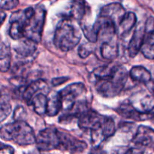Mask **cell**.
<instances>
[{
    "label": "cell",
    "mask_w": 154,
    "mask_h": 154,
    "mask_svg": "<svg viewBox=\"0 0 154 154\" xmlns=\"http://www.w3.org/2000/svg\"><path fill=\"white\" fill-rule=\"evenodd\" d=\"M6 14L4 11L2 10H0V26L3 24V23L5 22L6 19Z\"/></svg>",
    "instance_id": "35"
},
{
    "label": "cell",
    "mask_w": 154,
    "mask_h": 154,
    "mask_svg": "<svg viewBox=\"0 0 154 154\" xmlns=\"http://www.w3.org/2000/svg\"><path fill=\"white\" fill-rule=\"evenodd\" d=\"M0 138L20 146L32 145L36 142L35 134L26 121H14L3 125L0 127Z\"/></svg>",
    "instance_id": "2"
},
{
    "label": "cell",
    "mask_w": 154,
    "mask_h": 154,
    "mask_svg": "<svg viewBox=\"0 0 154 154\" xmlns=\"http://www.w3.org/2000/svg\"><path fill=\"white\" fill-rule=\"evenodd\" d=\"M37 149L42 152L60 150V130L55 128H46L40 131L36 136Z\"/></svg>",
    "instance_id": "5"
},
{
    "label": "cell",
    "mask_w": 154,
    "mask_h": 154,
    "mask_svg": "<svg viewBox=\"0 0 154 154\" xmlns=\"http://www.w3.org/2000/svg\"><path fill=\"white\" fill-rule=\"evenodd\" d=\"M69 80V78H65V77H60V78H56L52 80V84L55 87L60 85V84H64L65 82Z\"/></svg>",
    "instance_id": "34"
},
{
    "label": "cell",
    "mask_w": 154,
    "mask_h": 154,
    "mask_svg": "<svg viewBox=\"0 0 154 154\" xmlns=\"http://www.w3.org/2000/svg\"><path fill=\"white\" fill-rule=\"evenodd\" d=\"M63 108V101L60 93L56 91H51L48 95L46 114L49 117H54L60 113Z\"/></svg>",
    "instance_id": "13"
},
{
    "label": "cell",
    "mask_w": 154,
    "mask_h": 154,
    "mask_svg": "<svg viewBox=\"0 0 154 154\" xmlns=\"http://www.w3.org/2000/svg\"><path fill=\"white\" fill-rule=\"evenodd\" d=\"M117 154H144V147L135 146L132 147H127L123 150H120Z\"/></svg>",
    "instance_id": "31"
},
{
    "label": "cell",
    "mask_w": 154,
    "mask_h": 154,
    "mask_svg": "<svg viewBox=\"0 0 154 154\" xmlns=\"http://www.w3.org/2000/svg\"><path fill=\"white\" fill-rule=\"evenodd\" d=\"M137 17L133 12H126L117 26V34L125 35L129 32L136 25Z\"/></svg>",
    "instance_id": "18"
},
{
    "label": "cell",
    "mask_w": 154,
    "mask_h": 154,
    "mask_svg": "<svg viewBox=\"0 0 154 154\" xmlns=\"http://www.w3.org/2000/svg\"><path fill=\"white\" fill-rule=\"evenodd\" d=\"M11 54L8 46L2 45L0 46V72H7L11 68Z\"/></svg>",
    "instance_id": "22"
},
{
    "label": "cell",
    "mask_w": 154,
    "mask_h": 154,
    "mask_svg": "<svg viewBox=\"0 0 154 154\" xmlns=\"http://www.w3.org/2000/svg\"><path fill=\"white\" fill-rule=\"evenodd\" d=\"M2 144H1V142H0V147H2Z\"/></svg>",
    "instance_id": "37"
},
{
    "label": "cell",
    "mask_w": 154,
    "mask_h": 154,
    "mask_svg": "<svg viewBox=\"0 0 154 154\" xmlns=\"http://www.w3.org/2000/svg\"><path fill=\"white\" fill-rule=\"evenodd\" d=\"M72 18H65L60 21L56 28L54 44L63 52L73 50L81 39V31Z\"/></svg>",
    "instance_id": "1"
},
{
    "label": "cell",
    "mask_w": 154,
    "mask_h": 154,
    "mask_svg": "<svg viewBox=\"0 0 154 154\" xmlns=\"http://www.w3.org/2000/svg\"><path fill=\"white\" fill-rule=\"evenodd\" d=\"M47 104H48V96L43 93H38L33 97L29 105L32 107L35 112L38 115H43L46 114Z\"/></svg>",
    "instance_id": "20"
},
{
    "label": "cell",
    "mask_w": 154,
    "mask_h": 154,
    "mask_svg": "<svg viewBox=\"0 0 154 154\" xmlns=\"http://www.w3.org/2000/svg\"><path fill=\"white\" fill-rule=\"evenodd\" d=\"M146 36L145 29L144 26H139L134 32L131 41L128 46V53L129 57L134 58L138 55L139 51L141 50L144 38Z\"/></svg>",
    "instance_id": "12"
},
{
    "label": "cell",
    "mask_w": 154,
    "mask_h": 154,
    "mask_svg": "<svg viewBox=\"0 0 154 154\" xmlns=\"http://www.w3.org/2000/svg\"><path fill=\"white\" fill-rule=\"evenodd\" d=\"M26 116V110L23 106H17L14 111L13 119L14 121H25Z\"/></svg>",
    "instance_id": "29"
},
{
    "label": "cell",
    "mask_w": 154,
    "mask_h": 154,
    "mask_svg": "<svg viewBox=\"0 0 154 154\" xmlns=\"http://www.w3.org/2000/svg\"><path fill=\"white\" fill-rule=\"evenodd\" d=\"M129 74L131 79L136 83L147 84L151 81V74L143 66H134Z\"/></svg>",
    "instance_id": "16"
},
{
    "label": "cell",
    "mask_w": 154,
    "mask_h": 154,
    "mask_svg": "<svg viewBox=\"0 0 154 154\" xmlns=\"http://www.w3.org/2000/svg\"><path fill=\"white\" fill-rule=\"evenodd\" d=\"M135 146L141 147H150L154 144V129L149 126H140L132 140Z\"/></svg>",
    "instance_id": "10"
},
{
    "label": "cell",
    "mask_w": 154,
    "mask_h": 154,
    "mask_svg": "<svg viewBox=\"0 0 154 154\" xmlns=\"http://www.w3.org/2000/svg\"><path fill=\"white\" fill-rule=\"evenodd\" d=\"M78 119V126L81 129L92 131L100 127L105 117L89 108L83 112Z\"/></svg>",
    "instance_id": "9"
},
{
    "label": "cell",
    "mask_w": 154,
    "mask_h": 154,
    "mask_svg": "<svg viewBox=\"0 0 154 154\" xmlns=\"http://www.w3.org/2000/svg\"><path fill=\"white\" fill-rule=\"evenodd\" d=\"M141 51L145 58L154 60V31L146 34Z\"/></svg>",
    "instance_id": "21"
},
{
    "label": "cell",
    "mask_w": 154,
    "mask_h": 154,
    "mask_svg": "<svg viewBox=\"0 0 154 154\" xmlns=\"http://www.w3.org/2000/svg\"><path fill=\"white\" fill-rule=\"evenodd\" d=\"M44 154H48V153H44Z\"/></svg>",
    "instance_id": "38"
},
{
    "label": "cell",
    "mask_w": 154,
    "mask_h": 154,
    "mask_svg": "<svg viewBox=\"0 0 154 154\" xmlns=\"http://www.w3.org/2000/svg\"><path fill=\"white\" fill-rule=\"evenodd\" d=\"M100 129L105 140L112 137L116 132L115 123L113 119L111 117H105V119L101 125Z\"/></svg>",
    "instance_id": "25"
},
{
    "label": "cell",
    "mask_w": 154,
    "mask_h": 154,
    "mask_svg": "<svg viewBox=\"0 0 154 154\" xmlns=\"http://www.w3.org/2000/svg\"><path fill=\"white\" fill-rule=\"evenodd\" d=\"M0 154H14V149L10 145H2L0 147Z\"/></svg>",
    "instance_id": "33"
},
{
    "label": "cell",
    "mask_w": 154,
    "mask_h": 154,
    "mask_svg": "<svg viewBox=\"0 0 154 154\" xmlns=\"http://www.w3.org/2000/svg\"><path fill=\"white\" fill-rule=\"evenodd\" d=\"M94 48H95L92 42L81 45L79 47V48H78V55H79L80 57L83 59L87 58L94 51Z\"/></svg>",
    "instance_id": "28"
},
{
    "label": "cell",
    "mask_w": 154,
    "mask_h": 154,
    "mask_svg": "<svg viewBox=\"0 0 154 154\" xmlns=\"http://www.w3.org/2000/svg\"><path fill=\"white\" fill-rule=\"evenodd\" d=\"M46 17V11L39 7L35 9V13L24 26V38L30 39L36 43L42 40V32Z\"/></svg>",
    "instance_id": "4"
},
{
    "label": "cell",
    "mask_w": 154,
    "mask_h": 154,
    "mask_svg": "<svg viewBox=\"0 0 154 154\" xmlns=\"http://www.w3.org/2000/svg\"><path fill=\"white\" fill-rule=\"evenodd\" d=\"M19 5V0H0V9L12 10Z\"/></svg>",
    "instance_id": "30"
},
{
    "label": "cell",
    "mask_w": 154,
    "mask_h": 154,
    "mask_svg": "<svg viewBox=\"0 0 154 154\" xmlns=\"http://www.w3.org/2000/svg\"><path fill=\"white\" fill-rule=\"evenodd\" d=\"M100 53L102 57L105 60H112L117 58L119 54V47L116 39L102 42Z\"/></svg>",
    "instance_id": "15"
},
{
    "label": "cell",
    "mask_w": 154,
    "mask_h": 154,
    "mask_svg": "<svg viewBox=\"0 0 154 154\" xmlns=\"http://www.w3.org/2000/svg\"><path fill=\"white\" fill-rule=\"evenodd\" d=\"M116 111L119 115L126 119H131L139 122L146 120L154 122V112H142L138 111L129 101H125L120 104Z\"/></svg>",
    "instance_id": "7"
},
{
    "label": "cell",
    "mask_w": 154,
    "mask_h": 154,
    "mask_svg": "<svg viewBox=\"0 0 154 154\" xmlns=\"http://www.w3.org/2000/svg\"><path fill=\"white\" fill-rule=\"evenodd\" d=\"M12 111L9 97L0 91V123L8 117Z\"/></svg>",
    "instance_id": "23"
},
{
    "label": "cell",
    "mask_w": 154,
    "mask_h": 154,
    "mask_svg": "<svg viewBox=\"0 0 154 154\" xmlns=\"http://www.w3.org/2000/svg\"><path fill=\"white\" fill-rule=\"evenodd\" d=\"M90 154H107L104 150H102V149H100L99 147L97 148H94V150L91 152Z\"/></svg>",
    "instance_id": "36"
},
{
    "label": "cell",
    "mask_w": 154,
    "mask_h": 154,
    "mask_svg": "<svg viewBox=\"0 0 154 154\" xmlns=\"http://www.w3.org/2000/svg\"><path fill=\"white\" fill-rule=\"evenodd\" d=\"M142 112H151L154 109V94L146 95L140 101Z\"/></svg>",
    "instance_id": "27"
},
{
    "label": "cell",
    "mask_w": 154,
    "mask_h": 154,
    "mask_svg": "<svg viewBox=\"0 0 154 154\" xmlns=\"http://www.w3.org/2000/svg\"><path fill=\"white\" fill-rule=\"evenodd\" d=\"M129 75L126 68L116 65L114 72L111 78L96 82V89L98 93L105 98H113L118 96L124 88Z\"/></svg>",
    "instance_id": "3"
},
{
    "label": "cell",
    "mask_w": 154,
    "mask_h": 154,
    "mask_svg": "<svg viewBox=\"0 0 154 154\" xmlns=\"http://www.w3.org/2000/svg\"><path fill=\"white\" fill-rule=\"evenodd\" d=\"M86 14V4L84 0H72L71 4L70 18L75 21H81Z\"/></svg>",
    "instance_id": "19"
},
{
    "label": "cell",
    "mask_w": 154,
    "mask_h": 154,
    "mask_svg": "<svg viewBox=\"0 0 154 154\" xmlns=\"http://www.w3.org/2000/svg\"><path fill=\"white\" fill-rule=\"evenodd\" d=\"M126 10L120 3H111L104 6L100 11V16L105 17L108 19L111 20L116 26L117 28L120 23V20L126 14Z\"/></svg>",
    "instance_id": "11"
},
{
    "label": "cell",
    "mask_w": 154,
    "mask_h": 154,
    "mask_svg": "<svg viewBox=\"0 0 154 154\" xmlns=\"http://www.w3.org/2000/svg\"><path fill=\"white\" fill-rule=\"evenodd\" d=\"M24 25L17 21L10 23L9 27V35L13 40L19 41L24 38Z\"/></svg>",
    "instance_id": "26"
},
{
    "label": "cell",
    "mask_w": 154,
    "mask_h": 154,
    "mask_svg": "<svg viewBox=\"0 0 154 154\" xmlns=\"http://www.w3.org/2000/svg\"><path fill=\"white\" fill-rule=\"evenodd\" d=\"M60 150L72 153H82L87 150V144L85 141H81L67 132L60 131Z\"/></svg>",
    "instance_id": "8"
},
{
    "label": "cell",
    "mask_w": 154,
    "mask_h": 154,
    "mask_svg": "<svg viewBox=\"0 0 154 154\" xmlns=\"http://www.w3.org/2000/svg\"><path fill=\"white\" fill-rule=\"evenodd\" d=\"M116 66H100L95 69L92 73V76L94 78L95 81L106 80L111 78L114 72Z\"/></svg>",
    "instance_id": "24"
},
{
    "label": "cell",
    "mask_w": 154,
    "mask_h": 154,
    "mask_svg": "<svg viewBox=\"0 0 154 154\" xmlns=\"http://www.w3.org/2000/svg\"><path fill=\"white\" fill-rule=\"evenodd\" d=\"M47 87V83L46 81H44L42 79L36 80V81H33V82L30 83L29 85L24 88L23 90L22 96L23 100L25 101L26 103L29 104L32 99H33L36 93L38 92L44 90Z\"/></svg>",
    "instance_id": "14"
},
{
    "label": "cell",
    "mask_w": 154,
    "mask_h": 154,
    "mask_svg": "<svg viewBox=\"0 0 154 154\" xmlns=\"http://www.w3.org/2000/svg\"><path fill=\"white\" fill-rule=\"evenodd\" d=\"M144 29H145L146 34L154 31V17H150L147 20L144 25Z\"/></svg>",
    "instance_id": "32"
},
{
    "label": "cell",
    "mask_w": 154,
    "mask_h": 154,
    "mask_svg": "<svg viewBox=\"0 0 154 154\" xmlns=\"http://www.w3.org/2000/svg\"><path fill=\"white\" fill-rule=\"evenodd\" d=\"M59 93L63 101V108L68 111L78 101L81 100L79 99L87 93V88L82 83H74L68 85Z\"/></svg>",
    "instance_id": "6"
},
{
    "label": "cell",
    "mask_w": 154,
    "mask_h": 154,
    "mask_svg": "<svg viewBox=\"0 0 154 154\" xmlns=\"http://www.w3.org/2000/svg\"><path fill=\"white\" fill-rule=\"evenodd\" d=\"M37 43L30 39L24 38V40L20 41L19 43L14 48L18 55L23 57H31L37 50Z\"/></svg>",
    "instance_id": "17"
}]
</instances>
